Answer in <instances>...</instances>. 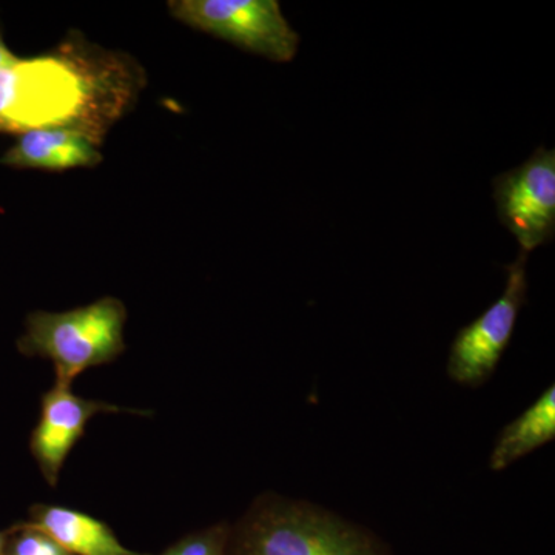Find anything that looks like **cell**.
I'll list each match as a JSON object with an SVG mask.
<instances>
[{"label":"cell","instance_id":"obj_1","mask_svg":"<svg viewBox=\"0 0 555 555\" xmlns=\"http://www.w3.org/2000/svg\"><path fill=\"white\" fill-rule=\"evenodd\" d=\"M127 309L118 298L105 297L68 312H33L17 349L54 364L57 385L72 386L89 369L112 363L126 350Z\"/></svg>","mask_w":555,"mask_h":555},{"label":"cell","instance_id":"obj_14","mask_svg":"<svg viewBox=\"0 0 555 555\" xmlns=\"http://www.w3.org/2000/svg\"><path fill=\"white\" fill-rule=\"evenodd\" d=\"M138 555H152V554H138ZM155 555H175V554H171L169 547H167V550L163 551V553L155 554Z\"/></svg>","mask_w":555,"mask_h":555},{"label":"cell","instance_id":"obj_7","mask_svg":"<svg viewBox=\"0 0 555 555\" xmlns=\"http://www.w3.org/2000/svg\"><path fill=\"white\" fill-rule=\"evenodd\" d=\"M149 415V411H137L109 404L107 401L89 400L76 396L72 386L57 385L47 390L40 398L38 425L33 429L30 451L38 463L39 470L51 488L60 483L61 470L68 455L86 434L90 420L100 414Z\"/></svg>","mask_w":555,"mask_h":555},{"label":"cell","instance_id":"obj_5","mask_svg":"<svg viewBox=\"0 0 555 555\" xmlns=\"http://www.w3.org/2000/svg\"><path fill=\"white\" fill-rule=\"evenodd\" d=\"M500 222L529 254L555 236V150L539 147L531 158L492 181Z\"/></svg>","mask_w":555,"mask_h":555},{"label":"cell","instance_id":"obj_3","mask_svg":"<svg viewBox=\"0 0 555 555\" xmlns=\"http://www.w3.org/2000/svg\"><path fill=\"white\" fill-rule=\"evenodd\" d=\"M90 82L65 57L42 56L0 69V131L75 124L91 101Z\"/></svg>","mask_w":555,"mask_h":555},{"label":"cell","instance_id":"obj_11","mask_svg":"<svg viewBox=\"0 0 555 555\" xmlns=\"http://www.w3.org/2000/svg\"><path fill=\"white\" fill-rule=\"evenodd\" d=\"M9 531V545H7V554L11 555H72L57 545L53 539L38 529L30 528L20 521V524L11 526Z\"/></svg>","mask_w":555,"mask_h":555},{"label":"cell","instance_id":"obj_10","mask_svg":"<svg viewBox=\"0 0 555 555\" xmlns=\"http://www.w3.org/2000/svg\"><path fill=\"white\" fill-rule=\"evenodd\" d=\"M555 436V389L551 386L524 415L503 430L491 455V467L505 469Z\"/></svg>","mask_w":555,"mask_h":555},{"label":"cell","instance_id":"obj_4","mask_svg":"<svg viewBox=\"0 0 555 555\" xmlns=\"http://www.w3.org/2000/svg\"><path fill=\"white\" fill-rule=\"evenodd\" d=\"M169 9L190 27L270 61L291 62L297 56L298 33L276 0H177Z\"/></svg>","mask_w":555,"mask_h":555},{"label":"cell","instance_id":"obj_12","mask_svg":"<svg viewBox=\"0 0 555 555\" xmlns=\"http://www.w3.org/2000/svg\"><path fill=\"white\" fill-rule=\"evenodd\" d=\"M20 61V57L14 56V54L7 49L3 40L0 39V69L13 67V65H16Z\"/></svg>","mask_w":555,"mask_h":555},{"label":"cell","instance_id":"obj_8","mask_svg":"<svg viewBox=\"0 0 555 555\" xmlns=\"http://www.w3.org/2000/svg\"><path fill=\"white\" fill-rule=\"evenodd\" d=\"M100 144V138L89 130L46 127L22 133L0 164L50 171L94 167L102 160Z\"/></svg>","mask_w":555,"mask_h":555},{"label":"cell","instance_id":"obj_2","mask_svg":"<svg viewBox=\"0 0 555 555\" xmlns=\"http://www.w3.org/2000/svg\"><path fill=\"white\" fill-rule=\"evenodd\" d=\"M233 555H382L363 532L315 507L281 499L255 503Z\"/></svg>","mask_w":555,"mask_h":555},{"label":"cell","instance_id":"obj_15","mask_svg":"<svg viewBox=\"0 0 555 555\" xmlns=\"http://www.w3.org/2000/svg\"><path fill=\"white\" fill-rule=\"evenodd\" d=\"M5 555H11V554H7V553H5Z\"/></svg>","mask_w":555,"mask_h":555},{"label":"cell","instance_id":"obj_6","mask_svg":"<svg viewBox=\"0 0 555 555\" xmlns=\"http://www.w3.org/2000/svg\"><path fill=\"white\" fill-rule=\"evenodd\" d=\"M526 259L528 254L520 251L516 261L506 266L505 294L456 334L448 363L449 377L455 382L476 386L494 372L509 345L526 299Z\"/></svg>","mask_w":555,"mask_h":555},{"label":"cell","instance_id":"obj_9","mask_svg":"<svg viewBox=\"0 0 555 555\" xmlns=\"http://www.w3.org/2000/svg\"><path fill=\"white\" fill-rule=\"evenodd\" d=\"M25 525L53 539L72 555H138L100 518L60 505L31 506Z\"/></svg>","mask_w":555,"mask_h":555},{"label":"cell","instance_id":"obj_13","mask_svg":"<svg viewBox=\"0 0 555 555\" xmlns=\"http://www.w3.org/2000/svg\"><path fill=\"white\" fill-rule=\"evenodd\" d=\"M9 545V531H0V555H5Z\"/></svg>","mask_w":555,"mask_h":555}]
</instances>
